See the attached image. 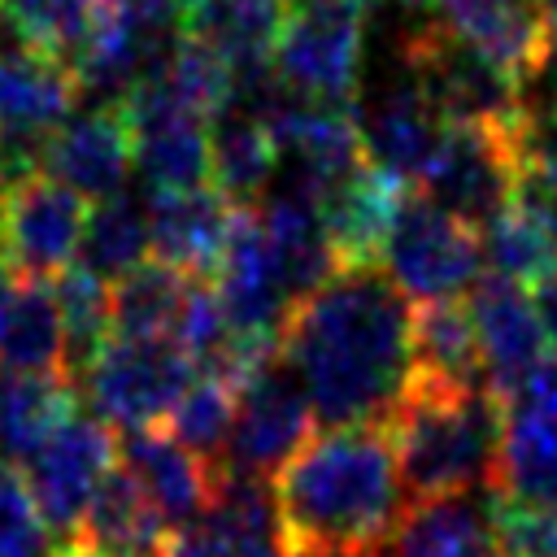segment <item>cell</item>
Wrapping results in <instances>:
<instances>
[{"label": "cell", "mask_w": 557, "mask_h": 557, "mask_svg": "<svg viewBox=\"0 0 557 557\" xmlns=\"http://www.w3.org/2000/svg\"><path fill=\"white\" fill-rule=\"evenodd\" d=\"M413 300L374 261L339 265L292 305L283 357L322 426L387 422L413 383Z\"/></svg>", "instance_id": "obj_1"}, {"label": "cell", "mask_w": 557, "mask_h": 557, "mask_svg": "<svg viewBox=\"0 0 557 557\" xmlns=\"http://www.w3.org/2000/svg\"><path fill=\"white\" fill-rule=\"evenodd\" d=\"M287 557H361L413 509L387 422L326 426L270 479Z\"/></svg>", "instance_id": "obj_2"}, {"label": "cell", "mask_w": 557, "mask_h": 557, "mask_svg": "<svg viewBox=\"0 0 557 557\" xmlns=\"http://www.w3.org/2000/svg\"><path fill=\"white\" fill-rule=\"evenodd\" d=\"M405 487L418 500L457 496L492 483L505 400L492 387H444L413 379L387 418Z\"/></svg>", "instance_id": "obj_3"}, {"label": "cell", "mask_w": 557, "mask_h": 557, "mask_svg": "<svg viewBox=\"0 0 557 557\" xmlns=\"http://www.w3.org/2000/svg\"><path fill=\"white\" fill-rule=\"evenodd\" d=\"M379 261L413 305L457 300L483 278V239L426 191L405 187Z\"/></svg>", "instance_id": "obj_4"}, {"label": "cell", "mask_w": 557, "mask_h": 557, "mask_svg": "<svg viewBox=\"0 0 557 557\" xmlns=\"http://www.w3.org/2000/svg\"><path fill=\"white\" fill-rule=\"evenodd\" d=\"M191 379L196 361L174 335H109L78 374V392L109 426L139 431L165 422Z\"/></svg>", "instance_id": "obj_5"}, {"label": "cell", "mask_w": 557, "mask_h": 557, "mask_svg": "<svg viewBox=\"0 0 557 557\" xmlns=\"http://www.w3.org/2000/svg\"><path fill=\"white\" fill-rule=\"evenodd\" d=\"M361 44L366 0H292L270 61L292 91L352 104L361 87Z\"/></svg>", "instance_id": "obj_6"}, {"label": "cell", "mask_w": 557, "mask_h": 557, "mask_svg": "<svg viewBox=\"0 0 557 557\" xmlns=\"http://www.w3.org/2000/svg\"><path fill=\"white\" fill-rule=\"evenodd\" d=\"M418 183L435 205H444L474 231L487 226L500 209L518 200V187H522V157H518L513 122L509 126L448 122Z\"/></svg>", "instance_id": "obj_7"}, {"label": "cell", "mask_w": 557, "mask_h": 557, "mask_svg": "<svg viewBox=\"0 0 557 557\" xmlns=\"http://www.w3.org/2000/svg\"><path fill=\"white\" fill-rule=\"evenodd\" d=\"M313 405L292 370V361L278 352L270 357L257 374L239 383V405L231 422V440L222 453L226 474H252V479H274L305 444L313 431Z\"/></svg>", "instance_id": "obj_8"}, {"label": "cell", "mask_w": 557, "mask_h": 557, "mask_svg": "<svg viewBox=\"0 0 557 557\" xmlns=\"http://www.w3.org/2000/svg\"><path fill=\"white\" fill-rule=\"evenodd\" d=\"M131 157L148 191H183L209 183V113L187 104L161 74H148L117 104Z\"/></svg>", "instance_id": "obj_9"}, {"label": "cell", "mask_w": 557, "mask_h": 557, "mask_svg": "<svg viewBox=\"0 0 557 557\" xmlns=\"http://www.w3.org/2000/svg\"><path fill=\"white\" fill-rule=\"evenodd\" d=\"M113 461H117V435L109 431L104 418L83 413V409H74L26 457L22 479L39 505V513L48 518L57 544H65L78 531V522H83L96 487L113 470Z\"/></svg>", "instance_id": "obj_10"}, {"label": "cell", "mask_w": 557, "mask_h": 557, "mask_svg": "<svg viewBox=\"0 0 557 557\" xmlns=\"http://www.w3.org/2000/svg\"><path fill=\"white\" fill-rule=\"evenodd\" d=\"M87 200L35 170L13 183H0V248L26 278H57L83 244Z\"/></svg>", "instance_id": "obj_11"}, {"label": "cell", "mask_w": 557, "mask_h": 557, "mask_svg": "<svg viewBox=\"0 0 557 557\" xmlns=\"http://www.w3.org/2000/svg\"><path fill=\"white\" fill-rule=\"evenodd\" d=\"M352 117L366 144V161L396 174L400 183H413L426 174L440 135H444V113L431 104V96L422 91V83L413 78L409 65H400L392 57V78H383L379 87H357L352 96Z\"/></svg>", "instance_id": "obj_12"}, {"label": "cell", "mask_w": 557, "mask_h": 557, "mask_svg": "<svg viewBox=\"0 0 557 557\" xmlns=\"http://www.w3.org/2000/svg\"><path fill=\"white\" fill-rule=\"evenodd\" d=\"M466 305L474 313L487 387L500 400H509L548 361V331H544V318L535 309V296L518 278L483 274L470 287V300Z\"/></svg>", "instance_id": "obj_13"}, {"label": "cell", "mask_w": 557, "mask_h": 557, "mask_svg": "<svg viewBox=\"0 0 557 557\" xmlns=\"http://www.w3.org/2000/svg\"><path fill=\"white\" fill-rule=\"evenodd\" d=\"M165 557H287L270 479L222 470L209 509L170 535Z\"/></svg>", "instance_id": "obj_14"}, {"label": "cell", "mask_w": 557, "mask_h": 557, "mask_svg": "<svg viewBox=\"0 0 557 557\" xmlns=\"http://www.w3.org/2000/svg\"><path fill=\"white\" fill-rule=\"evenodd\" d=\"M487 492L557 509V392L527 383L505 400V431Z\"/></svg>", "instance_id": "obj_15"}, {"label": "cell", "mask_w": 557, "mask_h": 557, "mask_svg": "<svg viewBox=\"0 0 557 557\" xmlns=\"http://www.w3.org/2000/svg\"><path fill=\"white\" fill-rule=\"evenodd\" d=\"M117 457L131 470V479L144 487V496L157 505V513L165 518L170 531L191 527L218 492L222 470L209 466L205 457H196L178 435H170L161 426L126 431L117 440Z\"/></svg>", "instance_id": "obj_16"}, {"label": "cell", "mask_w": 557, "mask_h": 557, "mask_svg": "<svg viewBox=\"0 0 557 557\" xmlns=\"http://www.w3.org/2000/svg\"><path fill=\"white\" fill-rule=\"evenodd\" d=\"M170 527L126 466H113L96 487L78 531L57 544V557H165Z\"/></svg>", "instance_id": "obj_17"}, {"label": "cell", "mask_w": 557, "mask_h": 557, "mask_svg": "<svg viewBox=\"0 0 557 557\" xmlns=\"http://www.w3.org/2000/svg\"><path fill=\"white\" fill-rule=\"evenodd\" d=\"M135 157H131V135H126V122L117 109H87V113H74L65 117L48 148H44V161L39 170L52 174L57 183L74 187L83 200H109L126 187V174H131Z\"/></svg>", "instance_id": "obj_18"}, {"label": "cell", "mask_w": 557, "mask_h": 557, "mask_svg": "<svg viewBox=\"0 0 557 557\" xmlns=\"http://www.w3.org/2000/svg\"><path fill=\"white\" fill-rule=\"evenodd\" d=\"M235 209L213 183L183 187V191H148V222H152V252L187 274L213 278Z\"/></svg>", "instance_id": "obj_19"}, {"label": "cell", "mask_w": 557, "mask_h": 557, "mask_svg": "<svg viewBox=\"0 0 557 557\" xmlns=\"http://www.w3.org/2000/svg\"><path fill=\"white\" fill-rule=\"evenodd\" d=\"M405 187L409 183H400L396 174L366 161L352 178H344L339 187H331L322 196V222H326V235H331L344 265L379 257L383 235L396 218V205H400Z\"/></svg>", "instance_id": "obj_20"}, {"label": "cell", "mask_w": 557, "mask_h": 557, "mask_svg": "<svg viewBox=\"0 0 557 557\" xmlns=\"http://www.w3.org/2000/svg\"><path fill=\"white\" fill-rule=\"evenodd\" d=\"M278 170V144L270 126L248 113L226 104L218 117H209V183L239 209L261 200L274 183Z\"/></svg>", "instance_id": "obj_21"}, {"label": "cell", "mask_w": 557, "mask_h": 557, "mask_svg": "<svg viewBox=\"0 0 557 557\" xmlns=\"http://www.w3.org/2000/svg\"><path fill=\"white\" fill-rule=\"evenodd\" d=\"M479 231L483 261L492 265V274L518 278L527 287L557 274V209L531 187H518V200Z\"/></svg>", "instance_id": "obj_22"}, {"label": "cell", "mask_w": 557, "mask_h": 557, "mask_svg": "<svg viewBox=\"0 0 557 557\" xmlns=\"http://www.w3.org/2000/svg\"><path fill=\"white\" fill-rule=\"evenodd\" d=\"M413 379L444 387H487L474 313L461 296L413 309Z\"/></svg>", "instance_id": "obj_23"}, {"label": "cell", "mask_w": 557, "mask_h": 557, "mask_svg": "<svg viewBox=\"0 0 557 557\" xmlns=\"http://www.w3.org/2000/svg\"><path fill=\"white\" fill-rule=\"evenodd\" d=\"M0 366L13 374H65V322L52 278H26L0 322Z\"/></svg>", "instance_id": "obj_24"}, {"label": "cell", "mask_w": 557, "mask_h": 557, "mask_svg": "<svg viewBox=\"0 0 557 557\" xmlns=\"http://www.w3.org/2000/svg\"><path fill=\"white\" fill-rule=\"evenodd\" d=\"M405 557H496L487 487L474 500L470 492L418 500L396 531Z\"/></svg>", "instance_id": "obj_25"}, {"label": "cell", "mask_w": 557, "mask_h": 557, "mask_svg": "<svg viewBox=\"0 0 557 557\" xmlns=\"http://www.w3.org/2000/svg\"><path fill=\"white\" fill-rule=\"evenodd\" d=\"M78 409V387L57 374H4L0 379V461L26 466V457Z\"/></svg>", "instance_id": "obj_26"}, {"label": "cell", "mask_w": 557, "mask_h": 557, "mask_svg": "<svg viewBox=\"0 0 557 557\" xmlns=\"http://www.w3.org/2000/svg\"><path fill=\"white\" fill-rule=\"evenodd\" d=\"M287 9V0H196L183 30L213 44L235 70H248L274 57Z\"/></svg>", "instance_id": "obj_27"}, {"label": "cell", "mask_w": 557, "mask_h": 557, "mask_svg": "<svg viewBox=\"0 0 557 557\" xmlns=\"http://www.w3.org/2000/svg\"><path fill=\"white\" fill-rule=\"evenodd\" d=\"M152 252V222H148V200H131L126 191L100 200L87 213L83 244H78V265H87L100 278H122L135 265H144Z\"/></svg>", "instance_id": "obj_28"}, {"label": "cell", "mask_w": 557, "mask_h": 557, "mask_svg": "<svg viewBox=\"0 0 557 557\" xmlns=\"http://www.w3.org/2000/svg\"><path fill=\"white\" fill-rule=\"evenodd\" d=\"M191 278L161 257L122 274L113 283V335H174Z\"/></svg>", "instance_id": "obj_29"}, {"label": "cell", "mask_w": 557, "mask_h": 557, "mask_svg": "<svg viewBox=\"0 0 557 557\" xmlns=\"http://www.w3.org/2000/svg\"><path fill=\"white\" fill-rule=\"evenodd\" d=\"M52 287H57V305L65 322V374L78 387V374L91 366V357L113 335V287L109 278L91 274L78 261H70L52 278Z\"/></svg>", "instance_id": "obj_30"}, {"label": "cell", "mask_w": 557, "mask_h": 557, "mask_svg": "<svg viewBox=\"0 0 557 557\" xmlns=\"http://www.w3.org/2000/svg\"><path fill=\"white\" fill-rule=\"evenodd\" d=\"M235 405H239V387L213 370H196V379L187 383V392L174 400L165 431L178 435L196 457H205L209 466L222 470V453L231 440V422H235Z\"/></svg>", "instance_id": "obj_31"}, {"label": "cell", "mask_w": 557, "mask_h": 557, "mask_svg": "<svg viewBox=\"0 0 557 557\" xmlns=\"http://www.w3.org/2000/svg\"><path fill=\"white\" fill-rule=\"evenodd\" d=\"M0 9L17 22V30L61 65H74V57L87 44L96 0H0Z\"/></svg>", "instance_id": "obj_32"}, {"label": "cell", "mask_w": 557, "mask_h": 557, "mask_svg": "<svg viewBox=\"0 0 557 557\" xmlns=\"http://www.w3.org/2000/svg\"><path fill=\"white\" fill-rule=\"evenodd\" d=\"M0 557H57V535L17 466L0 461Z\"/></svg>", "instance_id": "obj_33"}, {"label": "cell", "mask_w": 557, "mask_h": 557, "mask_svg": "<svg viewBox=\"0 0 557 557\" xmlns=\"http://www.w3.org/2000/svg\"><path fill=\"white\" fill-rule=\"evenodd\" d=\"M496 557H557V509L487 492Z\"/></svg>", "instance_id": "obj_34"}, {"label": "cell", "mask_w": 557, "mask_h": 557, "mask_svg": "<svg viewBox=\"0 0 557 557\" xmlns=\"http://www.w3.org/2000/svg\"><path fill=\"white\" fill-rule=\"evenodd\" d=\"M522 183L557 205V113H522L513 122Z\"/></svg>", "instance_id": "obj_35"}, {"label": "cell", "mask_w": 557, "mask_h": 557, "mask_svg": "<svg viewBox=\"0 0 557 557\" xmlns=\"http://www.w3.org/2000/svg\"><path fill=\"white\" fill-rule=\"evenodd\" d=\"M17 287H22V274H17V265L0 252V322H4V313H9V305H13V296H17Z\"/></svg>", "instance_id": "obj_36"}, {"label": "cell", "mask_w": 557, "mask_h": 557, "mask_svg": "<svg viewBox=\"0 0 557 557\" xmlns=\"http://www.w3.org/2000/svg\"><path fill=\"white\" fill-rule=\"evenodd\" d=\"M361 557H405V553H400V544H396V540H383V544H374V548H366Z\"/></svg>", "instance_id": "obj_37"}, {"label": "cell", "mask_w": 557, "mask_h": 557, "mask_svg": "<svg viewBox=\"0 0 557 557\" xmlns=\"http://www.w3.org/2000/svg\"><path fill=\"white\" fill-rule=\"evenodd\" d=\"M548 48L557 52V22H553V35H548Z\"/></svg>", "instance_id": "obj_38"}]
</instances>
